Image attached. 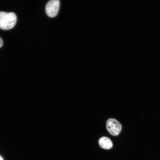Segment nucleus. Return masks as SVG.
Here are the masks:
<instances>
[{"label": "nucleus", "instance_id": "f257e3e1", "mask_svg": "<svg viewBox=\"0 0 160 160\" xmlns=\"http://www.w3.org/2000/svg\"><path fill=\"white\" fill-rule=\"evenodd\" d=\"M17 21V16L14 13L0 12V29H11L15 27Z\"/></svg>", "mask_w": 160, "mask_h": 160}, {"label": "nucleus", "instance_id": "f03ea898", "mask_svg": "<svg viewBox=\"0 0 160 160\" xmlns=\"http://www.w3.org/2000/svg\"><path fill=\"white\" fill-rule=\"evenodd\" d=\"M108 132L110 134L113 136L119 135L122 130V125L117 120L113 118L108 119L106 123Z\"/></svg>", "mask_w": 160, "mask_h": 160}, {"label": "nucleus", "instance_id": "7ed1b4c3", "mask_svg": "<svg viewBox=\"0 0 160 160\" xmlns=\"http://www.w3.org/2000/svg\"><path fill=\"white\" fill-rule=\"evenodd\" d=\"M60 2L58 0H51L48 2L45 7L47 15L49 17H55L58 13Z\"/></svg>", "mask_w": 160, "mask_h": 160}, {"label": "nucleus", "instance_id": "20e7f679", "mask_svg": "<svg viewBox=\"0 0 160 160\" xmlns=\"http://www.w3.org/2000/svg\"><path fill=\"white\" fill-rule=\"evenodd\" d=\"M99 144L102 148L109 149L113 147L112 142L108 138L102 137L99 139Z\"/></svg>", "mask_w": 160, "mask_h": 160}, {"label": "nucleus", "instance_id": "39448f33", "mask_svg": "<svg viewBox=\"0 0 160 160\" xmlns=\"http://www.w3.org/2000/svg\"><path fill=\"white\" fill-rule=\"evenodd\" d=\"M3 45V42L1 38L0 37V48H1Z\"/></svg>", "mask_w": 160, "mask_h": 160}, {"label": "nucleus", "instance_id": "423d86ee", "mask_svg": "<svg viewBox=\"0 0 160 160\" xmlns=\"http://www.w3.org/2000/svg\"><path fill=\"white\" fill-rule=\"evenodd\" d=\"M0 160H3V158L0 156Z\"/></svg>", "mask_w": 160, "mask_h": 160}]
</instances>
